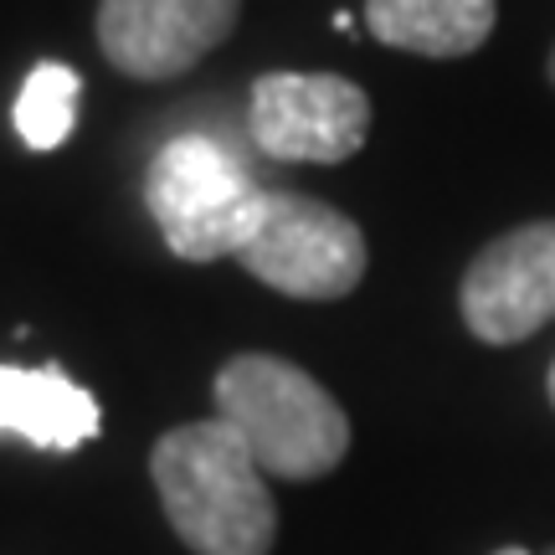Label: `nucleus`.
Returning <instances> with one entry per match:
<instances>
[{
    "label": "nucleus",
    "mask_w": 555,
    "mask_h": 555,
    "mask_svg": "<svg viewBox=\"0 0 555 555\" xmlns=\"http://www.w3.org/2000/svg\"><path fill=\"white\" fill-rule=\"evenodd\" d=\"M159 504L196 555H268L278 509L268 474L232 422H185L165 433L150 457Z\"/></svg>",
    "instance_id": "obj_1"
},
{
    "label": "nucleus",
    "mask_w": 555,
    "mask_h": 555,
    "mask_svg": "<svg viewBox=\"0 0 555 555\" xmlns=\"http://www.w3.org/2000/svg\"><path fill=\"white\" fill-rule=\"evenodd\" d=\"M217 412L253 448L262 474L324 478L350 453V416L309 371L278 356H237L217 376Z\"/></svg>",
    "instance_id": "obj_2"
},
{
    "label": "nucleus",
    "mask_w": 555,
    "mask_h": 555,
    "mask_svg": "<svg viewBox=\"0 0 555 555\" xmlns=\"http://www.w3.org/2000/svg\"><path fill=\"white\" fill-rule=\"evenodd\" d=\"M144 201L165 247L185 262L237 258L262 217V191L232 150L206 134H180L150 165Z\"/></svg>",
    "instance_id": "obj_3"
},
{
    "label": "nucleus",
    "mask_w": 555,
    "mask_h": 555,
    "mask_svg": "<svg viewBox=\"0 0 555 555\" xmlns=\"http://www.w3.org/2000/svg\"><path fill=\"white\" fill-rule=\"evenodd\" d=\"M247 273L288 298H345L365 278V237L345 211L314 196L268 191L262 217L237 253Z\"/></svg>",
    "instance_id": "obj_4"
},
{
    "label": "nucleus",
    "mask_w": 555,
    "mask_h": 555,
    "mask_svg": "<svg viewBox=\"0 0 555 555\" xmlns=\"http://www.w3.org/2000/svg\"><path fill=\"white\" fill-rule=\"evenodd\" d=\"M247 124L283 165H339L371 134V99L335 73H268L253 82Z\"/></svg>",
    "instance_id": "obj_5"
},
{
    "label": "nucleus",
    "mask_w": 555,
    "mask_h": 555,
    "mask_svg": "<svg viewBox=\"0 0 555 555\" xmlns=\"http://www.w3.org/2000/svg\"><path fill=\"white\" fill-rule=\"evenodd\" d=\"M463 324L483 345H519L555 319V221L494 237L463 273Z\"/></svg>",
    "instance_id": "obj_6"
},
{
    "label": "nucleus",
    "mask_w": 555,
    "mask_h": 555,
    "mask_svg": "<svg viewBox=\"0 0 555 555\" xmlns=\"http://www.w3.org/2000/svg\"><path fill=\"white\" fill-rule=\"evenodd\" d=\"M242 0H99V47L124 78L165 82L211 57Z\"/></svg>",
    "instance_id": "obj_7"
},
{
    "label": "nucleus",
    "mask_w": 555,
    "mask_h": 555,
    "mask_svg": "<svg viewBox=\"0 0 555 555\" xmlns=\"http://www.w3.org/2000/svg\"><path fill=\"white\" fill-rule=\"evenodd\" d=\"M99 401L57 365H0V433L47 453H73L99 437Z\"/></svg>",
    "instance_id": "obj_8"
},
{
    "label": "nucleus",
    "mask_w": 555,
    "mask_h": 555,
    "mask_svg": "<svg viewBox=\"0 0 555 555\" xmlns=\"http://www.w3.org/2000/svg\"><path fill=\"white\" fill-rule=\"evenodd\" d=\"M499 21V0H365V26L380 47L416 57H468Z\"/></svg>",
    "instance_id": "obj_9"
},
{
    "label": "nucleus",
    "mask_w": 555,
    "mask_h": 555,
    "mask_svg": "<svg viewBox=\"0 0 555 555\" xmlns=\"http://www.w3.org/2000/svg\"><path fill=\"white\" fill-rule=\"evenodd\" d=\"M78 93L82 78L67 62H37L31 78L21 82L16 99V129L31 150H57L78 124Z\"/></svg>",
    "instance_id": "obj_10"
},
{
    "label": "nucleus",
    "mask_w": 555,
    "mask_h": 555,
    "mask_svg": "<svg viewBox=\"0 0 555 555\" xmlns=\"http://www.w3.org/2000/svg\"><path fill=\"white\" fill-rule=\"evenodd\" d=\"M494 555H530V551H519V545H504V551H494Z\"/></svg>",
    "instance_id": "obj_11"
},
{
    "label": "nucleus",
    "mask_w": 555,
    "mask_h": 555,
    "mask_svg": "<svg viewBox=\"0 0 555 555\" xmlns=\"http://www.w3.org/2000/svg\"><path fill=\"white\" fill-rule=\"evenodd\" d=\"M551 406H555V365H551Z\"/></svg>",
    "instance_id": "obj_12"
},
{
    "label": "nucleus",
    "mask_w": 555,
    "mask_h": 555,
    "mask_svg": "<svg viewBox=\"0 0 555 555\" xmlns=\"http://www.w3.org/2000/svg\"><path fill=\"white\" fill-rule=\"evenodd\" d=\"M551 82H555V52H551Z\"/></svg>",
    "instance_id": "obj_13"
}]
</instances>
